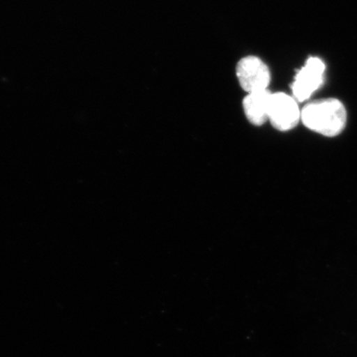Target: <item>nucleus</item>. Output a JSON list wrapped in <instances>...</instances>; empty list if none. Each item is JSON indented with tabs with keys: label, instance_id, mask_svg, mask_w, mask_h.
Instances as JSON below:
<instances>
[{
	"label": "nucleus",
	"instance_id": "obj_1",
	"mask_svg": "<svg viewBox=\"0 0 357 357\" xmlns=\"http://www.w3.org/2000/svg\"><path fill=\"white\" fill-rule=\"evenodd\" d=\"M301 121L314 132L335 137L347 126V109L344 103L335 98L314 100L301 110Z\"/></svg>",
	"mask_w": 357,
	"mask_h": 357
},
{
	"label": "nucleus",
	"instance_id": "obj_2",
	"mask_svg": "<svg viewBox=\"0 0 357 357\" xmlns=\"http://www.w3.org/2000/svg\"><path fill=\"white\" fill-rule=\"evenodd\" d=\"M236 77L243 91L248 93L266 91L271 82V73L261 59L246 56L236 65Z\"/></svg>",
	"mask_w": 357,
	"mask_h": 357
},
{
	"label": "nucleus",
	"instance_id": "obj_3",
	"mask_svg": "<svg viewBox=\"0 0 357 357\" xmlns=\"http://www.w3.org/2000/svg\"><path fill=\"white\" fill-rule=\"evenodd\" d=\"M326 65L321 59L311 57L296 75L292 84L293 98L298 102H304L311 98L324 84Z\"/></svg>",
	"mask_w": 357,
	"mask_h": 357
},
{
	"label": "nucleus",
	"instance_id": "obj_4",
	"mask_svg": "<svg viewBox=\"0 0 357 357\" xmlns=\"http://www.w3.org/2000/svg\"><path fill=\"white\" fill-rule=\"evenodd\" d=\"M269 121L277 130H292L301 121V109L293 96L284 93H272Z\"/></svg>",
	"mask_w": 357,
	"mask_h": 357
},
{
	"label": "nucleus",
	"instance_id": "obj_5",
	"mask_svg": "<svg viewBox=\"0 0 357 357\" xmlns=\"http://www.w3.org/2000/svg\"><path fill=\"white\" fill-rule=\"evenodd\" d=\"M272 93L266 91L248 93L243 100L244 114L249 122L255 126H261L269 121L270 102Z\"/></svg>",
	"mask_w": 357,
	"mask_h": 357
}]
</instances>
